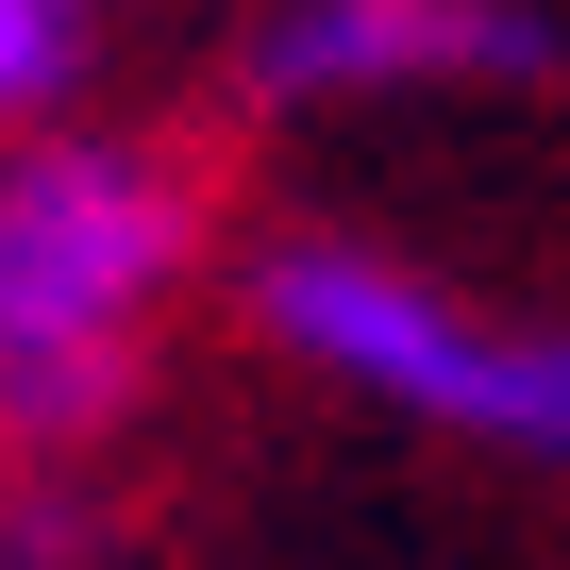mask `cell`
I'll return each mask as SVG.
<instances>
[{
  "label": "cell",
  "mask_w": 570,
  "mask_h": 570,
  "mask_svg": "<svg viewBox=\"0 0 570 570\" xmlns=\"http://www.w3.org/2000/svg\"><path fill=\"white\" fill-rule=\"evenodd\" d=\"M202 252L168 151L18 135L0 151V436H101L151 370V320Z\"/></svg>",
  "instance_id": "cell-1"
},
{
  "label": "cell",
  "mask_w": 570,
  "mask_h": 570,
  "mask_svg": "<svg viewBox=\"0 0 570 570\" xmlns=\"http://www.w3.org/2000/svg\"><path fill=\"white\" fill-rule=\"evenodd\" d=\"M252 320H268V353H303L320 386H353L386 420H436L470 453L570 470V320H487V303H453L436 268H403L370 235H268L252 252Z\"/></svg>",
  "instance_id": "cell-2"
},
{
  "label": "cell",
  "mask_w": 570,
  "mask_h": 570,
  "mask_svg": "<svg viewBox=\"0 0 570 570\" xmlns=\"http://www.w3.org/2000/svg\"><path fill=\"white\" fill-rule=\"evenodd\" d=\"M570 35L537 0H285L252 35V101H403V85H553Z\"/></svg>",
  "instance_id": "cell-3"
},
{
  "label": "cell",
  "mask_w": 570,
  "mask_h": 570,
  "mask_svg": "<svg viewBox=\"0 0 570 570\" xmlns=\"http://www.w3.org/2000/svg\"><path fill=\"white\" fill-rule=\"evenodd\" d=\"M85 35H101V0H0V118H51L85 85Z\"/></svg>",
  "instance_id": "cell-4"
},
{
  "label": "cell",
  "mask_w": 570,
  "mask_h": 570,
  "mask_svg": "<svg viewBox=\"0 0 570 570\" xmlns=\"http://www.w3.org/2000/svg\"><path fill=\"white\" fill-rule=\"evenodd\" d=\"M18 570H51V537H35V553H18Z\"/></svg>",
  "instance_id": "cell-5"
}]
</instances>
